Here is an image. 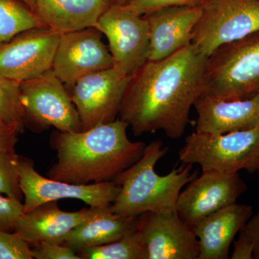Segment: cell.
<instances>
[{
	"label": "cell",
	"mask_w": 259,
	"mask_h": 259,
	"mask_svg": "<svg viewBox=\"0 0 259 259\" xmlns=\"http://www.w3.org/2000/svg\"><path fill=\"white\" fill-rule=\"evenodd\" d=\"M207 59L191 44L165 59L146 61L131 76L119 118L136 136L161 131L170 139H180L203 91Z\"/></svg>",
	"instance_id": "obj_1"
},
{
	"label": "cell",
	"mask_w": 259,
	"mask_h": 259,
	"mask_svg": "<svg viewBox=\"0 0 259 259\" xmlns=\"http://www.w3.org/2000/svg\"><path fill=\"white\" fill-rule=\"evenodd\" d=\"M129 126L117 118L79 132L54 130L51 148L57 161L48 177L75 185L111 182L144 154L146 145L129 139Z\"/></svg>",
	"instance_id": "obj_2"
},
{
	"label": "cell",
	"mask_w": 259,
	"mask_h": 259,
	"mask_svg": "<svg viewBox=\"0 0 259 259\" xmlns=\"http://www.w3.org/2000/svg\"><path fill=\"white\" fill-rule=\"evenodd\" d=\"M167 151L162 141H152L146 146L142 157L114 180L120 191L110 206L112 212L139 216L148 212L177 210L180 192L197 177V171H192V165L182 163L166 175H158L155 167Z\"/></svg>",
	"instance_id": "obj_3"
},
{
	"label": "cell",
	"mask_w": 259,
	"mask_h": 259,
	"mask_svg": "<svg viewBox=\"0 0 259 259\" xmlns=\"http://www.w3.org/2000/svg\"><path fill=\"white\" fill-rule=\"evenodd\" d=\"M259 93V30L218 48L207 57L202 95L244 100Z\"/></svg>",
	"instance_id": "obj_4"
},
{
	"label": "cell",
	"mask_w": 259,
	"mask_h": 259,
	"mask_svg": "<svg viewBox=\"0 0 259 259\" xmlns=\"http://www.w3.org/2000/svg\"><path fill=\"white\" fill-rule=\"evenodd\" d=\"M183 164H198L202 171H256L259 166V127L226 134L195 132L179 151Z\"/></svg>",
	"instance_id": "obj_5"
},
{
	"label": "cell",
	"mask_w": 259,
	"mask_h": 259,
	"mask_svg": "<svg viewBox=\"0 0 259 259\" xmlns=\"http://www.w3.org/2000/svg\"><path fill=\"white\" fill-rule=\"evenodd\" d=\"M25 126L41 133L51 127L61 132L82 131L69 91L52 69L20 82Z\"/></svg>",
	"instance_id": "obj_6"
},
{
	"label": "cell",
	"mask_w": 259,
	"mask_h": 259,
	"mask_svg": "<svg viewBox=\"0 0 259 259\" xmlns=\"http://www.w3.org/2000/svg\"><path fill=\"white\" fill-rule=\"evenodd\" d=\"M259 30V0H209L192 34L203 55Z\"/></svg>",
	"instance_id": "obj_7"
},
{
	"label": "cell",
	"mask_w": 259,
	"mask_h": 259,
	"mask_svg": "<svg viewBox=\"0 0 259 259\" xmlns=\"http://www.w3.org/2000/svg\"><path fill=\"white\" fill-rule=\"evenodd\" d=\"M97 28L106 36L113 67L133 76L148 61L149 29L144 15L125 5L114 4L99 19Z\"/></svg>",
	"instance_id": "obj_8"
},
{
	"label": "cell",
	"mask_w": 259,
	"mask_h": 259,
	"mask_svg": "<svg viewBox=\"0 0 259 259\" xmlns=\"http://www.w3.org/2000/svg\"><path fill=\"white\" fill-rule=\"evenodd\" d=\"M131 77L112 67L83 76L68 90L82 131L117 119Z\"/></svg>",
	"instance_id": "obj_9"
},
{
	"label": "cell",
	"mask_w": 259,
	"mask_h": 259,
	"mask_svg": "<svg viewBox=\"0 0 259 259\" xmlns=\"http://www.w3.org/2000/svg\"><path fill=\"white\" fill-rule=\"evenodd\" d=\"M19 175L24 196V212L45 202L65 199H79L90 207H110L120 191V186L115 181L75 185L47 178L37 173L32 160L20 156Z\"/></svg>",
	"instance_id": "obj_10"
},
{
	"label": "cell",
	"mask_w": 259,
	"mask_h": 259,
	"mask_svg": "<svg viewBox=\"0 0 259 259\" xmlns=\"http://www.w3.org/2000/svg\"><path fill=\"white\" fill-rule=\"evenodd\" d=\"M61 34L47 27L29 29L0 44V75L22 82L52 69Z\"/></svg>",
	"instance_id": "obj_11"
},
{
	"label": "cell",
	"mask_w": 259,
	"mask_h": 259,
	"mask_svg": "<svg viewBox=\"0 0 259 259\" xmlns=\"http://www.w3.org/2000/svg\"><path fill=\"white\" fill-rule=\"evenodd\" d=\"M247 190L238 172L202 171L180 192L176 209L191 228L209 214L236 203Z\"/></svg>",
	"instance_id": "obj_12"
},
{
	"label": "cell",
	"mask_w": 259,
	"mask_h": 259,
	"mask_svg": "<svg viewBox=\"0 0 259 259\" xmlns=\"http://www.w3.org/2000/svg\"><path fill=\"white\" fill-rule=\"evenodd\" d=\"M95 27L61 34L52 71L69 90L83 76L113 67V59Z\"/></svg>",
	"instance_id": "obj_13"
},
{
	"label": "cell",
	"mask_w": 259,
	"mask_h": 259,
	"mask_svg": "<svg viewBox=\"0 0 259 259\" xmlns=\"http://www.w3.org/2000/svg\"><path fill=\"white\" fill-rule=\"evenodd\" d=\"M137 231L147 252V259L199 258L198 240L177 210L141 214Z\"/></svg>",
	"instance_id": "obj_14"
},
{
	"label": "cell",
	"mask_w": 259,
	"mask_h": 259,
	"mask_svg": "<svg viewBox=\"0 0 259 259\" xmlns=\"http://www.w3.org/2000/svg\"><path fill=\"white\" fill-rule=\"evenodd\" d=\"M104 208L90 207L76 212H65L59 208L58 201H51L24 212L17 222L15 232L31 247L44 242L62 244L70 232Z\"/></svg>",
	"instance_id": "obj_15"
},
{
	"label": "cell",
	"mask_w": 259,
	"mask_h": 259,
	"mask_svg": "<svg viewBox=\"0 0 259 259\" xmlns=\"http://www.w3.org/2000/svg\"><path fill=\"white\" fill-rule=\"evenodd\" d=\"M202 6L168 7L146 15L149 29L148 60L158 61L192 44Z\"/></svg>",
	"instance_id": "obj_16"
},
{
	"label": "cell",
	"mask_w": 259,
	"mask_h": 259,
	"mask_svg": "<svg viewBox=\"0 0 259 259\" xmlns=\"http://www.w3.org/2000/svg\"><path fill=\"white\" fill-rule=\"evenodd\" d=\"M196 131L226 134L259 127V93L244 100H222L201 95L194 102Z\"/></svg>",
	"instance_id": "obj_17"
},
{
	"label": "cell",
	"mask_w": 259,
	"mask_h": 259,
	"mask_svg": "<svg viewBox=\"0 0 259 259\" xmlns=\"http://www.w3.org/2000/svg\"><path fill=\"white\" fill-rule=\"evenodd\" d=\"M252 207L234 203L209 214L192 228L198 240V259H227L235 237L252 216Z\"/></svg>",
	"instance_id": "obj_18"
},
{
	"label": "cell",
	"mask_w": 259,
	"mask_h": 259,
	"mask_svg": "<svg viewBox=\"0 0 259 259\" xmlns=\"http://www.w3.org/2000/svg\"><path fill=\"white\" fill-rule=\"evenodd\" d=\"M115 0H36L35 12L46 27L61 34L96 27Z\"/></svg>",
	"instance_id": "obj_19"
},
{
	"label": "cell",
	"mask_w": 259,
	"mask_h": 259,
	"mask_svg": "<svg viewBox=\"0 0 259 259\" xmlns=\"http://www.w3.org/2000/svg\"><path fill=\"white\" fill-rule=\"evenodd\" d=\"M139 216L115 214L110 207L72 230L62 244L76 253L81 250L117 241L138 228Z\"/></svg>",
	"instance_id": "obj_20"
},
{
	"label": "cell",
	"mask_w": 259,
	"mask_h": 259,
	"mask_svg": "<svg viewBox=\"0 0 259 259\" xmlns=\"http://www.w3.org/2000/svg\"><path fill=\"white\" fill-rule=\"evenodd\" d=\"M46 27L33 10L18 0H0V44L29 29Z\"/></svg>",
	"instance_id": "obj_21"
},
{
	"label": "cell",
	"mask_w": 259,
	"mask_h": 259,
	"mask_svg": "<svg viewBox=\"0 0 259 259\" xmlns=\"http://www.w3.org/2000/svg\"><path fill=\"white\" fill-rule=\"evenodd\" d=\"M77 254L81 259H147V252L137 230L117 241L87 248Z\"/></svg>",
	"instance_id": "obj_22"
},
{
	"label": "cell",
	"mask_w": 259,
	"mask_h": 259,
	"mask_svg": "<svg viewBox=\"0 0 259 259\" xmlns=\"http://www.w3.org/2000/svg\"><path fill=\"white\" fill-rule=\"evenodd\" d=\"M0 121L18 126L24 132L25 126L20 82L1 75Z\"/></svg>",
	"instance_id": "obj_23"
},
{
	"label": "cell",
	"mask_w": 259,
	"mask_h": 259,
	"mask_svg": "<svg viewBox=\"0 0 259 259\" xmlns=\"http://www.w3.org/2000/svg\"><path fill=\"white\" fill-rule=\"evenodd\" d=\"M20 156L16 152L0 151V194L19 199L24 198L19 175Z\"/></svg>",
	"instance_id": "obj_24"
},
{
	"label": "cell",
	"mask_w": 259,
	"mask_h": 259,
	"mask_svg": "<svg viewBox=\"0 0 259 259\" xmlns=\"http://www.w3.org/2000/svg\"><path fill=\"white\" fill-rule=\"evenodd\" d=\"M31 246L16 232L0 230V259H32Z\"/></svg>",
	"instance_id": "obj_25"
},
{
	"label": "cell",
	"mask_w": 259,
	"mask_h": 259,
	"mask_svg": "<svg viewBox=\"0 0 259 259\" xmlns=\"http://www.w3.org/2000/svg\"><path fill=\"white\" fill-rule=\"evenodd\" d=\"M209 0H131L126 6L140 15L175 6H202Z\"/></svg>",
	"instance_id": "obj_26"
},
{
	"label": "cell",
	"mask_w": 259,
	"mask_h": 259,
	"mask_svg": "<svg viewBox=\"0 0 259 259\" xmlns=\"http://www.w3.org/2000/svg\"><path fill=\"white\" fill-rule=\"evenodd\" d=\"M23 213L21 201L0 194V230L15 232L17 222Z\"/></svg>",
	"instance_id": "obj_27"
},
{
	"label": "cell",
	"mask_w": 259,
	"mask_h": 259,
	"mask_svg": "<svg viewBox=\"0 0 259 259\" xmlns=\"http://www.w3.org/2000/svg\"><path fill=\"white\" fill-rule=\"evenodd\" d=\"M32 258L35 259H81L69 247L56 243H44L31 247Z\"/></svg>",
	"instance_id": "obj_28"
},
{
	"label": "cell",
	"mask_w": 259,
	"mask_h": 259,
	"mask_svg": "<svg viewBox=\"0 0 259 259\" xmlns=\"http://www.w3.org/2000/svg\"><path fill=\"white\" fill-rule=\"evenodd\" d=\"M23 133L18 126L0 121V151L16 152L15 146L18 141V135Z\"/></svg>",
	"instance_id": "obj_29"
},
{
	"label": "cell",
	"mask_w": 259,
	"mask_h": 259,
	"mask_svg": "<svg viewBox=\"0 0 259 259\" xmlns=\"http://www.w3.org/2000/svg\"><path fill=\"white\" fill-rule=\"evenodd\" d=\"M254 243L251 236L242 229L239 232L238 239L234 242V248L232 253V259H252L253 258Z\"/></svg>",
	"instance_id": "obj_30"
},
{
	"label": "cell",
	"mask_w": 259,
	"mask_h": 259,
	"mask_svg": "<svg viewBox=\"0 0 259 259\" xmlns=\"http://www.w3.org/2000/svg\"><path fill=\"white\" fill-rule=\"evenodd\" d=\"M243 229L253 238L254 243L253 258L259 259V209L248 220Z\"/></svg>",
	"instance_id": "obj_31"
},
{
	"label": "cell",
	"mask_w": 259,
	"mask_h": 259,
	"mask_svg": "<svg viewBox=\"0 0 259 259\" xmlns=\"http://www.w3.org/2000/svg\"><path fill=\"white\" fill-rule=\"evenodd\" d=\"M23 2L25 5H28L29 8L32 10H35V3H36V0H20Z\"/></svg>",
	"instance_id": "obj_32"
},
{
	"label": "cell",
	"mask_w": 259,
	"mask_h": 259,
	"mask_svg": "<svg viewBox=\"0 0 259 259\" xmlns=\"http://www.w3.org/2000/svg\"><path fill=\"white\" fill-rule=\"evenodd\" d=\"M131 0H115V4L126 5L131 2Z\"/></svg>",
	"instance_id": "obj_33"
},
{
	"label": "cell",
	"mask_w": 259,
	"mask_h": 259,
	"mask_svg": "<svg viewBox=\"0 0 259 259\" xmlns=\"http://www.w3.org/2000/svg\"><path fill=\"white\" fill-rule=\"evenodd\" d=\"M257 172H258V175H259V166L258 167V168H257Z\"/></svg>",
	"instance_id": "obj_34"
}]
</instances>
